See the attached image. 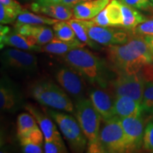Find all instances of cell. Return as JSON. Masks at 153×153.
<instances>
[{"mask_svg": "<svg viewBox=\"0 0 153 153\" xmlns=\"http://www.w3.org/2000/svg\"><path fill=\"white\" fill-rule=\"evenodd\" d=\"M111 0H89L84 1L73 8V17L80 20H91L102 11Z\"/></svg>", "mask_w": 153, "mask_h": 153, "instance_id": "obj_16", "label": "cell"}, {"mask_svg": "<svg viewBox=\"0 0 153 153\" xmlns=\"http://www.w3.org/2000/svg\"><path fill=\"white\" fill-rule=\"evenodd\" d=\"M134 33L139 35L153 36V19L146 20L140 24L133 30Z\"/></svg>", "mask_w": 153, "mask_h": 153, "instance_id": "obj_33", "label": "cell"}, {"mask_svg": "<svg viewBox=\"0 0 153 153\" xmlns=\"http://www.w3.org/2000/svg\"><path fill=\"white\" fill-rule=\"evenodd\" d=\"M44 135L39 128H36L26 136L19 139L23 151L26 153H41L43 150Z\"/></svg>", "mask_w": 153, "mask_h": 153, "instance_id": "obj_20", "label": "cell"}, {"mask_svg": "<svg viewBox=\"0 0 153 153\" xmlns=\"http://www.w3.org/2000/svg\"><path fill=\"white\" fill-rule=\"evenodd\" d=\"M0 4H3L7 8L16 11L19 14H20L21 13L24 11L23 9L22 6L16 0H0Z\"/></svg>", "mask_w": 153, "mask_h": 153, "instance_id": "obj_34", "label": "cell"}, {"mask_svg": "<svg viewBox=\"0 0 153 153\" xmlns=\"http://www.w3.org/2000/svg\"><path fill=\"white\" fill-rule=\"evenodd\" d=\"M104 10L111 27H123V13L121 1L111 0Z\"/></svg>", "mask_w": 153, "mask_h": 153, "instance_id": "obj_22", "label": "cell"}, {"mask_svg": "<svg viewBox=\"0 0 153 153\" xmlns=\"http://www.w3.org/2000/svg\"><path fill=\"white\" fill-rule=\"evenodd\" d=\"M82 22L89 38L99 45H123L129 41L131 36L123 30L98 26L91 20H82Z\"/></svg>", "mask_w": 153, "mask_h": 153, "instance_id": "obj_9", "label": "cell"}, {"mask_svg": "<svg viewBox=\"0 0 153 153\" xmlns=\"http://www.w3.org/2000/svg\"><path fill=\"white\" fill-rule=\"evenodd\" d=\"M68 22L70 24V26H72V28H73L76 36L79 41H81L86 45H87V46L90 47L93 49L100 48V47L98 45L99 43H96L95 41H94L93 40H91L89 38V36L87 32V30H86L85 25H84L83 22H82V20L74 18L70 19Z\"/></svg>", "mask_w": 153, "mask_h": 153, "instance_id": "obj_24", "label": "cell"}, {"mask_svg": "<svg viewBox=\"0 0 153 153\" xmlns=\"http://www.w3.org/2000/svg\"><path fill=\"white\" fill-rule=\"evenodd\" d=\"M37 41L33 36H26L16 33H9L4 36H1V47L4 45L15 48L25 51L36 50L39 51L40 46H36Z\"/></svg>", "mask_w": 153, "mask_h": 153, "instance_id": "obj_18", "label": "cell"}, {"mask_svg": "<svg viewBox=\"0 0 153 153\" xmlns=\"http://www.w3.org/2000/svg\"><path fill=\"white\" fill-rule=\"evenodd\" d=\"M57 83L76 101L85 98V79L72 67L59 69L55 75Z\"/></svg>", "mask_w": 153, "mask_h": 153, "instance_id": "obj_10", "label": "cell"}, {"mask_svg": "<svg viewBox=\"0 0 153 153\" xmlns=\"http://www.w3.org/2000/svg\"><path fill=\"white\" fill-rule=\"evenodd\" d=\"M19 14L12 9L7 8L0 4V23L1 24H9L14 22Z\"/></svg>", "mask_w": 153, "mask_h": 153, "instance_id": "obj_30", "label": "cell"}, {"mask_svg": "<svg viewBox=\"0 0 153 153\" xmlns=\"http://www.w3.org/2000/svg\"><path fill=\"white\" fill-rule=\"evenodd\" d=\"M36 120L31 114L28 113H22L19 114L17 118V136L20 139L26 136L38 126Z\"/></svg>", "mask_w": 153, "mask_h": 153, "instance_id": "obj_25", "label": "cell"}, {"mask_svg": "<svg viewBox=\"0 0 153 153\" xmlns=\"http://www.w3.org/2000/svg\"><path fill=\"white\" fill-rule=\"evenodd\" d=\"M142 106L143 111L149 114H153V81H145L143 91Z\"/></svg>", "mask_w": 153, "mask_h": 153, "instance_id": "obj_28", "label": "cell"}, {"mask_svg": "<svg viewBox=\"0 0 153 153\" xmlns=\"http://www.w3.org/2000/svg\"><path fill=\"white\" fill-rule=\"evenodd\" d=\"M62 57L69 66L91 84L107 87L112 80L108 65L85 47L72 50Z\"/></svg>", "mask_w": 153, "mask_h": 153, "instance_id": "obj_2", "label": "cell"}, {"mask_svg": "<svg viewBox=\"0 0 153 153\" xmlns=\"http://www.w3.org/2000/svg\"><path fill=\"white\" fill-rule=\"evenodd\" d=\"M1 62L4 68L19 75L31 76L38 70L35 55L15 48L6 49L1 53Z\"/></svg>", "mask_w": 153, "mask_h": 153, "instance_id": "obj_7", "label": "cell"}, {"mask_svg": "<svg viewBox=\"0 0 153 153\" xmlns=\"http://www.w3.org/2000/svg\"><path fill=\"white\" fill-rule=\"evenodd\" d=\"M58 111L45 108V112L58 126L72 152H82L87 147V139L77 120L71 115Z\"/></svg>", "mask_w": 153, "mask_h": 153, "instance_id": "obj_5", "label": "cell"}, {"mask_svg": "<svg viewBox=\"0 0 153 153\" xmlns=\"http://www.w3.org/2000/svg\"><path fill=\"white\" fill-rule=\"evenodd\" d=\"M23 99L16 84L7 76H2L0 82V107L4 112L14 113L21 108Z\"/></svg>", "mask_w": 153, "mask_h": 153, "instance_id": "obj_11", "label": "cell"}, {"mask_svg": "<svg viewBox=\"0 0 153 153\" xmlns=\"http://www.w3.org/2000/svg\"><path fill=\"white\" fill-rule=\"evenodd\" d=\"M26 109L35 118L37 123L43 132L45 141H53L62 140L60 132L57 128V126L51 120V117L46 113L43 114L41 110L31 104H26L25 106Z\"/></svg>", "mask_w": 153, "mask_h": 153, "instance_id": "obj_14", "label": "cell"}, {"mask_svg": "<svg viewBox=\"0 0 153 153\" xmlns=\"http://www.w3.org/2000/svg\"><path fill=\"white\" fill-rule=\"evenodd\" d=\"M44 152L46 153H65L68 152L63 140L53 141H45Z\"/></svg>", "mask_w": 153, "mask_h": 153, "instance_id": "obj_29", "label": "cell"}, {"mask_svg": "<svg viewBox=\"0 0 153 153\" xmlns=\"http://www.w3.org/2000/svg\"><path fill=\"white\" fill-rule=\"evenodd\" d=\"M91 21L98 26H104V27H111L108 19L106 16L104 9L102 11H101L97 16L91 19Z\"/></svg>", "mask_w": 153, "mask_h": 153, "instance_id": "obj_35", "label": "cell"}, {"mask_svg": "<svg viewBox=\"0 0 153 153\" xmlns=\"http://www.w3.org/2000/svg\"><path fill=\"white\" fill-rule=\"evenodd\" d=\"M150 1H151V2H152V3L153 4V0H150Z\"/></svg>", "mask_w": 153, "mask_h": 153, "instance_id": "obj_39", "label": "cell"}, {"mask_svg": "<svg viewBox=\"0 0 153 153\" xmlns=\"http://www.w3.org/2000/svg\"><path fill=\"white\" fill-rule=\"evenodd\" d=\"M89 96L94 106L101 115L102 120L111 119L116 116L114 111L116 96L111 88L98 86V87L91 89Z\"/></svg>", "mask_w": 153, "mask_h": 153, "instance_id": "obj_12", "label": "cell"}, {"mask_svg": "<svg viewBox=\"0 0 153 153\" xmlns=\"http://www.w3.org/2000/svg\"><path fill=\"white\" fill-rule=\"evenodd\" d=\"M128 43L107 46L106 57L111 68L116 73H135L153 65V54L144 36L134 33Z\"/></svg>", "mask_w": 153, "mask_h": 153, "instance_id": "obj_1", "label": "cell"}, {"mask_svg": "<svg viewBox=\"0 0 153 153\" xmlns=\"http://www.w3.org/2000/svg\"><path fill=\"white\" fill-rule=\"evenodd\" d=\"M145 40L146 41V43H148L149 48H150V51H152L153 54V36L151 35H146L144 36Z\"/></svg>", "mask_w": 153, "mask_h": 153, "instance_id": "obj_38", "label": "cell"}, {"mask_svg": "<svg viewBox=\"0 0 153 153\" xmlns=\"http://www.w3.org/2000/svg\"><path fill=\"white\" fill-rule=\"evenodd\" d=\"M89 1V0H62L61 4L63 5L68 6L70 8L73 9L75 6L79 4L80 3L84 2V1Z\"/></svg>", "mask_w": 153, "mask_h": 153, "instance_id": "obj_36", "label": "cell"}, {"mask_svg": "<svg viewBox=\"0 0 153 153\" xmlns=\"http://www.w3.org/2000/svg\"><path fill=\"white\" fill-rule=\"evenodd\" d=\"M99 132V145L101 153L128 152L123 126L117 116L108 120H102Z\"/></svg>", "mask_w": 153, "mask_h": 153, "instance_id": "obj_6", "label": "cell"}, {"mask_svg": "<svg viewBox=\"0 0 153 153\" xmlns=\"http://www.w3.org/2000/svg\"><path fill=\"white\" fill-rule=\"evenodd\" d=\"M125 133L128 147V152L140 150L143 145L144 121L142 116L140 117L120 118Z\"/></svg>", "mask_w": 153, "mask_h": 153, "instance_id": "obj_13", "label": "cell"}, {"mask_svg": "<svg viewBox=\"0 0 153 153\" xmlns=\"http://www.w3.org/2000/svg\"><path fill=\"white\" fill-rule=\"evenodd\" d=\"M74 114L80 127L87 139V151L90 153H101L99 132L101 115L97 111L90 99L83 98L76 101Z\"/></svg>", "mask_w": 153, "mask_h": 153, "instance_id": "obj_3", "label": "cell"}, {"mask_svg": "<svg viewBox=\"0 0 153 153\" xmlns=\"http://www.w3.org/2000/svg\"><path fill=\"white\" fill-rule=\"evenodd\" d=\"M55 36L62 41H72L75 38V33L68 21H59L53 24Z\"/></svg>", "mask_w": 153, "mask_h": 153, "instance_id": "obj_27", "label": "cell"}, {"mask_svg": "<svg viewBox=\"0 0 153 153\" xmlns=\"http://www.w3.org/2000/svg\"><path fill=\"white\" fill-rule=\"evenodd\" d=\"M30 36H33L37 41V44L39 46L45 45L51 41L55 38L53 30L51 28L39 25V26H32Z\"/></svg>", "mask_w": 153, "mask_h": 153, "instance_id": "obj_26", "label": "cell"}, {"mask_svg": "<svg viewBox=\"0 0 153 153\" xmlns=\"http://www.w3.org/2000/svg\"><path fill=\"white\" fill-rule=\"evenodd\" d=\"M62 0H36V2L40 5H51L61 4Z\"/></svg>", "mask_w": 153, "mask_h": 153, "instance_id": "obj_37", "label": "cell"}, {"mask_svg": "<svg viewBox=\"0 0 153 153\" xmlns=\"http://www.w3.org/2000/svg\"><path fill=\"white\" fill-rule=\"evenodd\" d=\"M122 9L123 13V28L127 30H134L138 25L147 20L146 17L138 11L122 3Z\"/></svg>", "mask_w": 153, "mask_h": 153, "instance_id": "obj_21", "label": "cell"}, {"mask_svg": "<svg viewBox=\"0 0 153 153\" xmlns=\"http://www.w3.org/2000/svg\"><path fill=\"white\" fill-rule=\"evenodd\" d=\"M145 80L142 72H120L110 82V88L116 97L126 96L142 103Z\"/></svg>", "mask_w": 153, "mask_h": 153, "instance_id": "obj_8", "label": "cell"}, {"mask_svg": "<svg viewBox=\"0 0 153 153\" xmlns=\"http://www.w3.org/2000/svg\"><path fill=\"white\" fill-rule=\"evenodd\" d=\"M114 111L119 118L140 117L142 116L143 108L142 103L131 97L118 96L115 98Z\"/></svg>", "mask_w": 153, "mask_h": 153, "instance_id": "obj_15", "label": "cell"}, {"mask_svg": "<svg viewBox=\"0 0 153 153\" xmlns=\"http://www.w3.org/2000/svg\"><path fill=\"white\" fill-rule=\"evenodd\" d=\"M143 148L148 152H153V122L148 123L145 127Z\"/></svg>", "mask_w": 153, "mask_h": 153, "instance_id": "obj_31", "label": "cell"}, {"mask_svg": "<svg viewBox=\"0 0 153 153\" xmlns=\"http://www.w3.org/2000/svg\"><path fill=\"white\" fill-rule=\"evenodd\" d=\"M29 94L38 103L55 110L74 111V106L65 89L48 79L38 80L31 84Z\"/></svg>", "mask_w": 153, "mask_h": 153, "instance_id": "obj_4", "label": "cell"}, {"mask_svg": "<svg viewBox=\"0 0 153 153\" xmlns=\"http://www.w3.org/2000/svg\"><path fill=\"white\" fill-rule=\"evenodd\" d=\"M85 44L79 41L78 38H74L72 41H65L55 37L51 41L45 45L40 46L39 51L50 54L58 55H65L72 50L85 46Z\"/></svg>", "mask_w": 153, "mask_h": 153, "instance_id": "obj_19", "label": "cell"}, {"mask_svg": "<svg viewBox=\"0 0 153 153\" xmlns=\"http://www.w3.org/2000/svg\"><path fill=\"white\" fill-rule=\"evenodd\" d=\"M57 22H59V20L47 16L35 14L27 11H24L21 13L16 19V24H26L33 25V26L53 25Z\"/></svg>", "mask_w": 153, "mask_h": 153, "instance_id": "obj_23", "label": "cell"}, {"mask_svg": "<svg viewBox=\"0 0 153 153\" xmlns=\"http://www.w3.org/2000/svg\"><path fill=\"white\" fill-rule=\"evenodd\" d=\"M122 3L138 9V10H148L153 7V4L150 0H119Z\"/></svg>", "mask_w": 153, "mask_h": 153, "instance_id": "obj_32", "label": "cell"}, {"mask_svg": "<svg viewBox=\"0 0 153 153\" xmlns=\"http://www.w3.org/2000/svg\"><path fill=\"white\" fill-rule=\"evenodd\" d=\"M30 9L38 14H42L59 21H68L73 17V9L62 4L51 5H40L34 2Z\"/></svg>", "mask_w": 153, "mask_h": 153, "instance_id": "obj_17", "label": "cell"}]
</instances>
